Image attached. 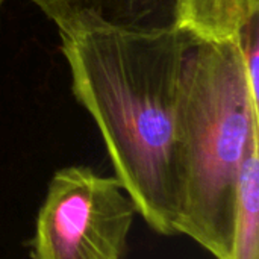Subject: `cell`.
I'll use <instances>...</instances> for the list:
<instances>
[{
	"label": "cell",
	"mask_w": 259,
	"mask_h": 259,
	"mask_svg": "<svg viewBox=\"0 0 259 259\" xmlns=\"http://www.w3.org/2000/svg\"><path fill=\"white\" fill-rule=\"evenodd\" d=\"M61 39L73 94L94 118L115 179L152 231L176 235L181 82L196 38L175 27L90 30Z\"/></svg>",
	"instance_id": "6da1fadb"
},
{
	"label": "cell",
	"mask_w": 259,
	"mask_h": 259,
	"mask_svg": "<svg viewBox=\"0 0 259 259\" xmlns=\"http://www.w3.org/2000/svg\"><path fill=\"white\" fill-rule=\"evenodd\" d=\"M259 140L258 99L237 39H194L187 52L178 118L176 235L228 259L243 159Z\"/></svg>",
	"instance_id": "7a4b0ae2"
},
{
	"label": "cell",
	"mask_w": 259,
	"mask_h": 259,
	"mask_svg": "<svg viewBox=\"0 0 259 259\" xmlns=\"http://www.w3.org/2000/svg\"><path fill=\"white\" fill-rule=\"evenodd\" d=\"M137 208L115 176L88 165L53 173L29 241L32 259H124Z\"/></svg>",
	"instance_id": "3957f363"
},
{
	"label": "cell",
	"mask_w": 259,
	"mask_h": 259,
	"mask_svg": "<svg viewBox=\"0 0 259 259\" xmlns=\"http://www.w3.org/2000/svg\"><path fill=\"white\" fill-rule=\"evenodd\" d=\"M61 35L90 30L159 32L179 27V0H30Z\"/></svg>",
	"instance_id": "277c9868"
},
{
	"label": "cell",
	"mask_w": 259,
	"mask_h": 259,
	"mask_svg": "<svg viewBox=\"0 0 259 259\" xmlns=\"http://www.w3.org/2000/svg\"><path fill=\"white\" fill-rule=\"evenodd\" d=\"M259 0H179V27L202 41L237 39Z\"/></svg>",
	"instance_id": "5b68a950"
},
{
	"label": "cell",
	"mask_w": 259,
	"mask_h": 259,
	"mask_svg": "<svg viewBox=\"0 0 259 259\" xmlns=\"http://www.w3.org/2000/svg\"><path fill=\"white\" fill-rule=\"evenodd\" d=\"M228 259H259V140L241 164Z\"/></svg>",
	"instance_id": "8992f818"
},
{
	"label": "cell",
	"mask_w": 259,
	"mask_h": 259,
	"mask_svg": "<svg viewBox=\"0 0 259 259\" xmlns=\"http://www.w3.org/2000/svg\"><path fill=\"white\" fill-rule=\"evenodd\" d=\"M237 42L241 52L249 87L255 99L259 97V14L252 17L240 30Z\"/></svg>",
	"instance_id": "52a82bcc"
},
{
	"label": "cell",
	"mask_w": 259,
	"mask_h": 259,
	"mask_svg": "<svg viewBox=\"0 0 259 259\" xmlns=\"http://www.w3.org/2000/svg\"><path fill=\"white\" fill-rule=\"evenodd\" d=\"M3 2H5V0H0V8H2V5H3Z\"/></svg>",
	"instance_id": "ba28073f"
}]
</instances>
